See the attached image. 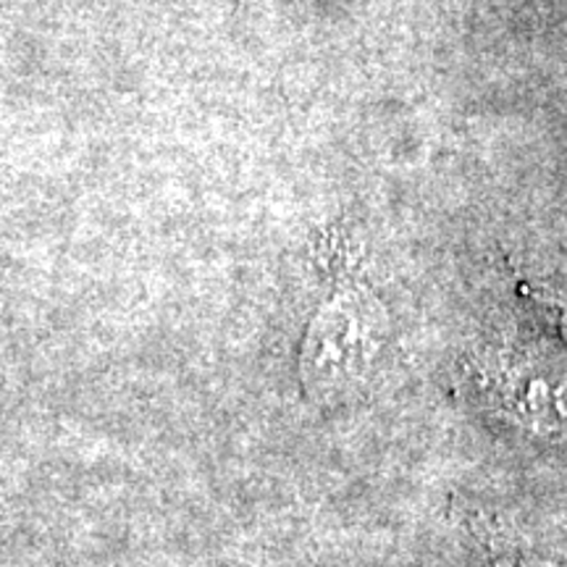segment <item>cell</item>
<instances>
[{"label":"cell","instance_id":"obj_1","mask_svg":"<svg viewBox=\"0 0 567 567\" xmlns=\"http://www.w3.org/2000/svg\"><path fill=\"white\" fill-rule=\"evenodd\" d=\"M384 347V316L365 297H339L318 313L302 347V379L313 394H344L365 379Z\"/></svg>","mask_w":567,"mask_h":567},{"label":"cell","instance_id":"obj_2","mask_svg":"<svg viewBox=\"0 0 567 567\" xmlns=\"http://www.w3.org/2000/svg\"><path fill=\"white\" fill-rule=\"evenodd\" d=\"M526 567H559V565H551V563H530Z\"/></svg>","mask_w":567,"mask_h":567}]
</instances>
